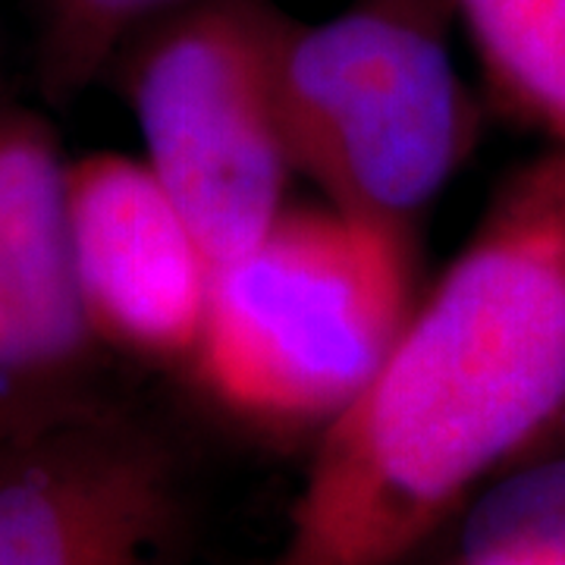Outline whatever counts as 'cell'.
I'll return each instance as SVG.
<instances>
[{
    "mask_svg": "<svg viewBox=\"0 0 565 565\" xmlns=\"http://www.w3.org/2000/svg\"><path fill=\"white\" fill-rule=\"evenodd\" d=\"M565 422V145L512 170L355 403L270 565H393Z\"/></svg>",
    "mask_w": 565,
    "mask_h": 565,
    "instance_id": "cell-1",
    "label": "cell"
},
{
    "mask_svg": "<svg viewBox=\"0 0 565 565\" xmlns=\"http://www.w3.org/2000/svg\"><path fill=\"white\" fill-rule=\"evenodd\" d=\"M415 302L408 230L286 204L217 267L189 367L230 415L323 430L384 367Z\"/></svg>",
    "mask_w": 565,
    "mask_h": 565,
    "instance_id": "cell-2",
    "label": "cell"
},
{
    "mask_svg": "<svg viewBox=\"0 0 565 565\" xmlns=\"http://www.w3.org/2000/svg\"><path fill=\"white\" fill-rule=\"evenodd\" d=\"M449 0H359L286 22L277 107L292 170L323 202L408 230L456 177L475 107L449 51Z\"/></svg>",
    "mask_w": 565,
    "mask_h": 565,
    "instance_id": "cell-3",
    "label": "cell"
},
{
    "mask_svg": "<svg viewBox=\"0 0 565 565\" xmlns=\"http://www.w3.org/2000/svg\"><path fill=\"white\" fill-rule=\"evenodd\" d=\"M289 17L270 0H192L114 63L145 163L221 267L286 207L296 173L277 107Z\"/></svg>",
    "mask_w": 565,
    "mask_h": 565,
    "instance_id": "cell-4",
    "label": "cell"
},
{
    "mask_svg": "<svg viewBox=\"0 0 565 565\" xmlns=\"http://www.w3.org/2000/svg\"><path fill=\"white\" fill-rule=\"evenodd\" d=\"M180 465L107 393L0 430V565H173Z\"/></svg>",
    "mask_w": 565,
    "mask_h": 565,
    "instance_id": "cell-5",
    "label": "cell"
},
{
    "mask_svg": "<svg viewBox=\"0 0 565 565\" xmlns=\"http://www.w3.org/2000/svg\"><path fill=\"white\" fill-rule=\"evenodd\" d=\"M54 129L0 88V430L104 396L76 286Z\"/></svg>",
    "mask_w": 565,
    "mask_h": 565,
    "instance_id": "cell-6",
    "label": "cell"
},
{
    "mask_svg": "<svg viewBox=\"0 0 565 565\" xmlns=\"http://www.w3.org/2000/svg\"><path fill=\"white\" fill-rule=\"evenodd\" d=\"M82 308L102 349L192 362L217 264L145 161L95 151L66 167Z\"/></svg>",
    "mask_w": 565,
    "mask_h": 565,
    "instance_id": "cell-7",
    "label": "cell"
},
{
    "mask_svg": "<svg viewBox=\"0 0 565 565\" xmlns=\"http://www.w3.org/2000/svg\"><path fill=\"white\" fill-rule=\"evenodd\" d=\"M493 102L565 145V0H449Z\"/></svg>",
    "mask_w": 565,
    "mask_h": 565,
    "instance_id": "cell-8",
    "label": "cell"
},
{
    "mask_svg": "<svg viewBox=\"0 0 565 565\" xmlns=\"http://www.w3.org/2000/svg\"><path fill=\"white\" fill-rule=\"evenodd\" d=\"M459 565H565V452L515 462L468 500Z\"/></svg>",
    "mask_w": 565,
    "mask_h": 565,
    "instance_id": "cell-9",
    "label": "cell"
},
{
    "mask_svg": "<svg viewBox=\"0 0 565 565\" xmlns=\"http://www.w3.org/2000/svg\"><path fill=\"white\" fill-rule=\"evenodd\" d=\"M192 0H35V70L41 95L70 104L163 17Z\"/></svg>",
    "mask_w": 565,
    "mask_h": 565,
    "instance_id": "cell-10",
    "label": "cell"
}]
</instances>
